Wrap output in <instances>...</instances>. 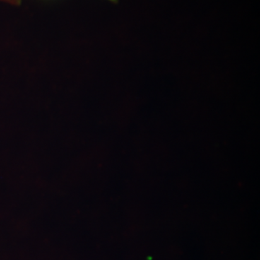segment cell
<instances>
[{
	"instance_id": "cell-1",
	"label": "cell",
	"mask_w": 260,
	"mask_h": 260,
	"mask_svg": "<svg viewBox=\"0 0 260 260\" xmlns=\"http://www.w3.org/2000/svg\"><path fill=\"white\" fill-rule=\"evenodd\" d=\"M4 1L8 2V3H13V4L19 5L21 0H4Z\"/></svg>"
},
{
	"instance_id": "cell-2",
	"label": "cell",
	"mask_w": 260,
	"mask_h": 260,
	"mask_svg": "<svg viewBox=\"0 0 260 260\" xmlns=\"http://www.w3.org/2000/svg\"><path fill=\"white\" fill-rule=\"evenodd\" d=\"M109 1L112 2L113 3H117L118 0H109Z\"/></svg>"
}]
</instances>
